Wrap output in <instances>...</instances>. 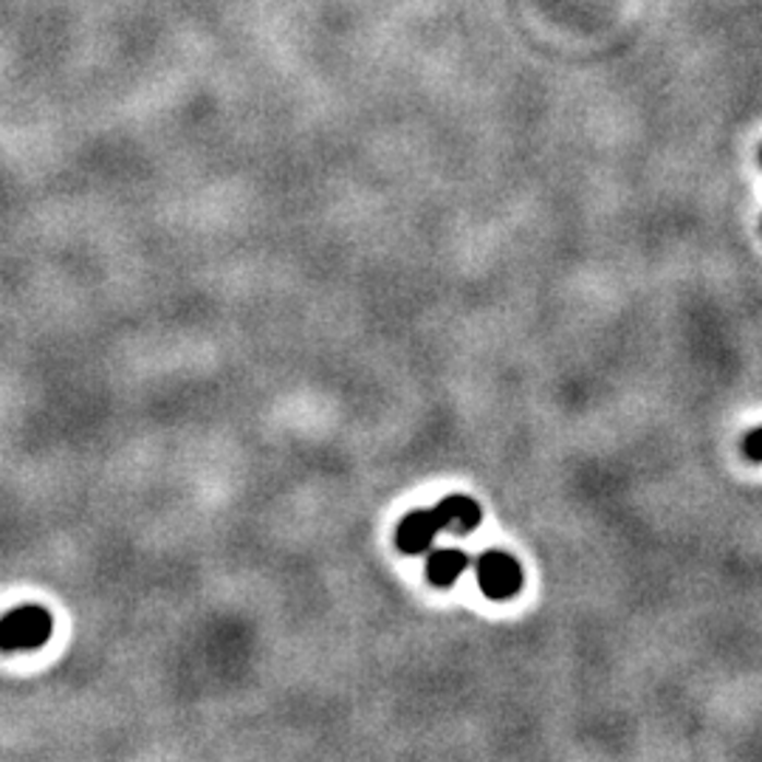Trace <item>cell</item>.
<instances>
[{
    "label": "cell",
    "instance_id": "cell-3",
    "mask_svg": "<svg viewBox=\"0 0 762 762\" xmlns=\"http://www.w3.org/2000/svg\"><path fill=\"white\" fill-rule=\"evenodd\" d=\"M477 587L484 591L486 599L505 602L514 599L525 585L523 565L505 551H486L477 557Z\"/></svg>",
    "mask_w": 762,
    "mask_h": 762
},
{
    "label": "cell",
    "instance_id": "cell-5",
    "mask_svg": "<svg viewBox=\"0 0 762 762\" xmlns=\"http://www.w3.org/2000/svg\"><path fill=\"white\" fill-rule=\"evenodd\" d=\"M742 455L754 463H762V427L751 429L749 436L742 438Z\"/></svg>",
    "mask_w": 762,
    "mask_h": 762
},
{
    "label": "cell",
    "instance_id": "cell-6",
    "mask_svg": "<svg viewBox=\"0 0 762 762\" xmlns=\"http://www.w3.org/2000/svg\"><path fill=\"white\" fill-rule=\"evenodd\" d=\"M760 164H762V151H760Z\"/></svg>",
    "mask_w": 762,
    "mask_h": 762
},
{
    "label": "cell",
    "instance_id": "cell-1",
    "mask_svg": "<svg viewBox=\"0 0 762 762\" xmlns=\"http://www.w3.org/2000/svg\"><path fill=\"white\" fill-rule=\"evenodd\" d=\"M480 520H484V511H480L477 500L466 495L443 497L436 509L409 511L407 517H402V523L395 528V545L402 553H424L443 528L466 534L475 532Z\"/></svg>",
    "mask_w": 762,
    "mask_h": 762
},
{
    "label": "cell",
    "instance_id": "cell-2",
    "mask_svg": "<svg viewBox=\"0 0 762 762\" xmlns=\"http://www.w3.org/2000/svg\"><path fill=\"white\" fill-rule=\"evenodd\" d=\"M55 633V619L43 605H21L0 619V650L3 653H32L48 644Z\"/></svg>",
    "mask_w": 762,
    "mask_h": 762
},
{
    "label": "cell",
    "instance_id": "cell-4",
    "mask_svg": "<svg viewBox=\"0 0 762 762\" xmlns=\"http://www.w3.org/2000/svg\"><path fill=\"white\" fill-rule=\"evenodd\" d=\"M469 568V557L463 551H452V548H443V551H432L427 557V565H424V576H427L429 585L436 587H452L457 579L463 576V571Z\"/></svg>",
    "mask_w": 762,
    "mask_h": 762
}]
</instances>
